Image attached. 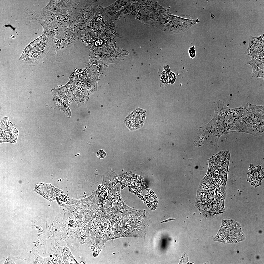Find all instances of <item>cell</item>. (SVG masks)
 I'll return each instance as SVG.
<instances>
[{
  "label": "cell",
  "instance_id": "cell-1",
  "mask_svg": "<svg viewBox=\"0 0 264 264\" xmlns=\"http://www.w3.org/2000/svg\"><path fill=\"white\" fill-rule=\"evenodd\" d=\"M243 109L239 118L236 132L258 137L264 130V106L249 102L242 104Z\"/></svg>",
  "mask_w": 264,
  "mask_h": 264
},
{
  "label": "cell",
  "instance_id": "cell-2",
  "mask_svg": "<svg viewBox=\"0 0 264 264\" xmlns=\"http://www.w3.org/2000/svg\"><path fill=\"white\" fill-rule=\"evenodd\" d=\"M72 74L75 79L74 100L80 107L89 96L96 90V84L87 73L86 68L76 69Z\"/></svg>",
  "mask_w": 264,
  "mask_h": 264
},
{
  "label": "cell",
  "instance_id": "cell-3",
  "mask_svg": "<svg viewBox=\"0 0 264 264\" xmlns=\"http://www.w3.org/2000/svg\"><path fill=\"white\" fill-rule=\"evenodd\" d=\"M245 236L240 224L232 219L223 220L215 238L224 243H236L243 241Z\"/></svg>",
  "mask_w": 264,
  "mask_h": 264
},
{
  "label": "cell",
  "instance_id": "cell-4",
  "mask_svg": "<svg viewBox=\"0 0 264 264\" xmlns=\"http://www.w3.org/2000/svg\"><path fill=\"white\" fill-rule=\"evenodd\" d=\"M46 45L45 44H31L26 49L19 60L29 64L36 63L44 55L46 51Z\"/></svg>",
  "mask_w": 264,
  "mask_h": 264
},
{
  "label": "cell",
  "instance_id": "cell-5",
  "mask_svg": "<svg viewBox=\"0 0 264 264\" xmlns=\"http://www.w3.org/2000/svg\"><path fill=\"white\" fill-rule=\"evenodd\" d=\"M230 154L227 150L222 151L210 159L208 173L216 169H221L229 166Z\"/></svg>",
  "mask_w": 264,
  "mask_h": 264
},
{
  "label": "cell",
  "instance_id": "cell-6",
  "mask_svg": "<svg viewBox=\"0 0 264 264\" xmlns=\"http://www.w3.org/2000/svg\"><path fill=\"white\" fill-rule=\"evenodd\" d=\"M247 181L254 188L259 186L264 178V169L261 165L250 164L247 173Z\"/></svg>",
  "mask_w": 264,
  "mask_h": 264
},
{
  "label": "cell",
  "instance_id": "cell-7",
  "mask_svg": "<svg viewBox=\"0 0 264 264\" xmlns=\"http://www.w3.org/2000/svg\"><path fill=\"white\" fill-rule=\"evenodd\" d=\"M137 108L125 119V123L131 130H133L142 127L144 121L143 120V111Z\"/></svg>",
  "mask_w": 264,
  "mask_h": 264
},
{
  "label": "cell",
  "instance_id": "cell-8",
  "mask_svg": "<svg viewBox=\"0 0 264 264\" xmlns=\"http://www.w3.org/2000/svg\"><path fill=\"white\" fill-rule=\"evenodd\" d=\"M228 167L221 169H215L208 174V177L217 185L226 186L227 181Z\"/></svg>",
  "mask_w": 264,
  "mask_h": 264
},
{
  "label": "cell",
  "instance_id": "cell-9",
  "mask_svg": "<svg viewBox=\"0 0 264 264\" xmlns=\"http://www.w3.org/2000/svg\"><path fill=\"white\" fill-rule=\"evenodd\" d=\"M36 189L38 193L50 200L54 199L59 193L57 189L49 184H40Z\"/></svg>",
  "mask_w": 264,
  "mask_h": 264
},
{
  "label": "cell",
  "instance_id": "cell-10",
  "mask_svg": "<svg viewBox=\"0 0 264 264\" xmlns=\"http://www.w3.org/2000/svg\"><path fill=\"white\" fill-rule=\"evenodd\" d=\"M75 82L74 78L72 74L70 77L69 81L66 85L59 88L52 90L54 97L61 99L66 94L74 87Z\"/></svg>",
  "mask_w": 264,
  "mask_h": 264
},
{
  "label": "cell",
  "instance_id": "cell-11",
  "mask_svg": "<svg viewBox=\"0 0 264 264\" xmlns=\"http://www.w3.org/2000/svg\"><path fill=\"white\" fill-rule=\"evenodd\" d=\"M145 183L141 176H136L130 180L129 185L131 192L137 194L140 193L145 186Z\"/></svg>",
  "mask_w": 264,
  "mask_h": 264
},
{
  "label": "cell",
  "instance_id": "cell-12",
  "mask_svg": "<svg viewBox=\"0 0 264 264\" xmlns=\"http://www.w3.org/2000/svg\"><path fill=\"white\" fill-rule=\"evenodd\" d=\"M252 66L253 76L255 77H264V58H252L247 62Z\"/></svg>",
  "mask_w": 264,
  "mask_h": 264
},
{
  "label": "cell",
  "instance_id": "cell-13",
  "mask_svg": "<svg viewBox=\"0 0 264 264\" xmlns=\"http://www.w3.org/2000/svg\"><path fill=\"white\" fill-rule=\"evenodd\" d=\"M144 201L151 209L154 210L156 209L158 200L156 196L152 191H149L145 196Z\"/></svg>",
  "mask_w": 264,
  "mask_h": 264
},
{
  "label": "cell",
  "instance_id": "cell-14",
  "mask_svg": "<svg viewBox=\"0 0 264 264\" xmlns=\"http://www.w3.org/2000/svg\"><path fill=\"white\" fill-rule=\"evenodd\" d=\"M75 97V91L74 87L66 94L61 99L67 105L69 106L74 100Z\"/></svg>",
  "mask_w": 264,
  "mask_h": 264
},
{
  "label": "cell",
  "instance_id": "cell-15",
  "mask_svg": "<svg viewBox=\"0 0 264 264\" xmlns=\"http://www.w3.org/2000/svg\"><path fill=\"white\" fill-rule=\"evenodd\" d=\"M176 78L175 75L174 73L171 72L170 74L169 83L170 84H173L175 81V79Z\"/></svg>",
  "mask_w": 264,
  "mask_h": 264
},
{
  "label": "cell",
  "instance_id": "cell-16",
  "mask_svg": "<svg viewBox=\"0 0 264 264\" xmlns=\"http://www.w3.org/2000/svg\"><path fill=\"white\" fill-rule=\"evenodd\" d=\"M99 157H101V158H103L106 155V154L105 152H104V150H101L99 151Z\"/></svg>",
  "mask_w": 264,
  "mask_h": 264
}]
</instances>
